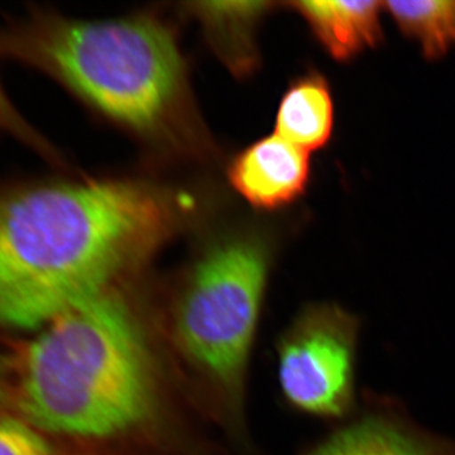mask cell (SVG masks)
Instances as JSON below:
<instances>
[{
  "mask_svg": "<svg viewBox=\"0 0 455 455\" xmlns=\"http://www.w3.org/2000/svg\"><path fill=\"white\" fill-rule=\"evenodd\" d=\"M175 194L139 180H0V326H44L169 241Z\"/></svg>",
  "mask_w": 455,
  "mask_h": 455,
  "instance_id": "1",
  "label": "cell"
},
{
  "mask_svg": "<svg viewBox=\"0 0 455 455\" xmlns=\"http://www.w3.org/2000/svg\"><path fill=\"white\" fill-rule=\"evenodd\" d=\"M0 57L47 75L140 139H190L187 66L172 31L154 17L83 20L31 8L0 25Z\"/></svg>",
  "mask_w": 455,
  "mask_h": 455,
  "instance_id": "2",
  "label": "cell"
},
{
  "mask_svg": "<svg viewBox=\"0 0 455 455\" xmlns=\"http://www.w3.org/2000/svg\"><path fill=\"white\" fill-rule=\"evenodd\" d=\"M18 406L37 429L76 438H114L154 418V353L121 293H100L44 325L22 359Z\"/></svg>",
  "mask_w": 455,
  "mask_h": 455,
  "instance_id": "3",
  "label": "cell"
},
{
  "mask_svg": "<svg viewBox=\"0 0 455 455\" xmlns=\"http://www.w3.org/2000/svg\"><path fill=\"white\" fill-rule=\"evenodd\" d=\"M268 269L262 242L229 236L197 259L176 305L180 349L229 400L242 395Z\"/></svg>",
  "mask_w": 455,
  "mask_h": 455,
  "instance_id": "4",
  "label": "cell"
},
{
  "mask_svg": "<svg viewBox=\"0 0 455 455\" xmlns=\"http://www.w3.org/2000/svg\"><path fill=\"white\" fill-rule=\"evenodd\" d=\"M362 322L335 302L302 309L278 346V381L290 405L325 420L357 411Z\"/></svg>",
  "mask_w": 455,
  "mask_h": 455,
  "instance_id": "5",
  "label": "cell"
},
{
  "mask_svg": "<svg viewBox=\"0 0 455 455\" xmlns=\"http://www.w3.org/2000/svg\"><path fill=\"white\" fill-rule=\"evenodd\" d=\"M302 455H455V442L416 423L387 397L366 403Z\"/></svg>",
  "mask_w": 455,
  "mask_h": 455,
  "instance_id": "6",
  "label": "cell"
},
{
  "mask_svg": "<svg viewBox=\"0 0 455 455\" xmlns=\"http://www.w3.org/2000/svg\"><path fill=\"white\" fill-rule=\"evenodd\" d=\"M310 176L309 152L276 133L248 146L228 169L236 193L263 211H276L300 199Z\"/></svg>",
  "mask_w": 455,
  "mask_h": 455,
  "instance_id": "7",
  "label": "cell"
},
{
  "mask_svg": "<svg viewBox=\"0 0 455 455\" xmlns=\"http://www.w3.org/2000/svg\"><path fill=\"white\" fill-rule=\"evenodd\" d=\"M287 5L300 14L314 38L335 61H352L382 44L383 2L314 0Z\"/></svg>",
  "mask_w": 455,
  "mask_h": 455,
  "instance_id": "8",
  "label": "cell"
},
{
  "mask_svg": "<svg viewBox=\"0 0 455 455\" xmlns=\"http://www.w3.org/2000/svg\"><path fill=\"white\" fill-rule=\"evenodd\" d=\"M334 124V99L324 75L309 71L296 77L278 104L277 136L310 154L331 142Z\"/></svg>",
  "mask_w": 455,
  "mask_h": 455,
  "instance_id": "9",
  "label": "cell"
},
{
  "mask_svg": "<svg viewBox=\"0 0 455 455\" xmlns=\"http://www.w3.org/2000/svg\"><path fill=\"white\" fill-rule=\"evenodd\" d=\"M274 7L267 2L193 3L188 13L199 20L212 50L235 74L245 75L257 64L256 33Z\"/></svg>",
  "mask_w": 455,
  "mask_h": 455,
  "instance_id": "10",
  "label": "cell"
},
{
  "mask_svg": "<svg viewBox=\"0 0 455 455\" xmlns=\"http://www.w3.org/2000/svg\"><path fill=\"white\" fill-rule=\"evenodd\" d=\"M385 13L405 37L414 41L429 61L455 49V0L383 2Z\"/></svg>",
  "mask_w": 455,
  "mask_h": 455,
  "instance_id": "11",
  "label": "cell"
},
{
  "mask_svg": "<svg viewBox=\"0 0 455 455\" xmlns=\"http://www.w3.org/2000/svg\"><path fill=\"white\" fill-rule=\"evenodd\" d=\"M0 137L14 140L20 145L37 152L42 157L49 158L51 161H60L59 154L50 145L49 140L44 139L40 132L33 128L31 123L27 121L20 109L14 106L2 82H0Z\"/></svg>",
  "mask_w": 455,
  "mask_h": 455,
  "instance_id": "12",
  "label": "cell"
},
{
  "mask_svg": "<svg viewBox=\"0 0 455 455\" xmlns=\"http://www.w3.org/2000/svg\"><path fill=\"white\" fill-rule=\"evenodd\" d=\"M0 455H56L37 427L0 416Z\"/></svg>",
  "mask_w": 455,
  "mask_h": 455,
  "instance_id": "13",
  "label": "cell"
},
{
  "mask_svg": "<svg viewBox=\"0 0 455 455\" xmlns=\"http://www.w3.org/2000/svg\"><path fill=\"white\" fill-rule=\"evenodd\" d=\"M3 392V374H2V368H0V396H2Z\"/></svg>",
  "mask_w": 455,
  "mask_h": 455,
  "instance_id": "14",
  "label": "cell"
}]
</instances>
